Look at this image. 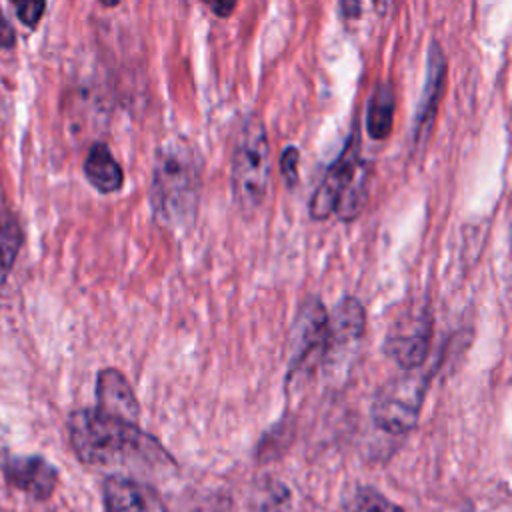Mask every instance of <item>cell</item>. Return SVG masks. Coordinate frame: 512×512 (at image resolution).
<instances>
[{
	"label": "cell",
	"instance_id": "6da1fadb",
	"mask_svg": "<svg viewBox=\"0 0 512 512\" xmlns=\"http://www.w3.org/2000/svg\"><path fill=\"white\" fill-rule=\"evenodd\" d=\"M68 432L78 458L92 466L158 464L166 458L162 446L134 422L110 416L98 408L72 412Z\"/></svg>",
	"mask_w": 512,
	"mask_h": 512
},
{
	"label": "cell",
	"instance_id": "7a4b0ae2",
	"mask_svg": "<svg viewBox=\"0 0 512 512\" xmlns=\"http://www.w3.org/2000/svg\"><path fill=\"white\" fill-rule=\"evenodd\" d=\"M202 186L200 156L186 138L170 136L156 148L150 206L158 224L170 230L188 228L198 210Z\"/></svg>",
	"mask_w": 512,
	"mask_h": 512
},
{
	"label": "cell",
	"instance_id": "3957f363",
	"mask_svg": "<svg viewBox=\"0 0 512 512\" xmlns=\"http://www.w3.org/2000/svg\"><path fill=\"white\" fill-rule=\"evenodd\" d=\"M368 166L360 154V132L354 122L348 140L338 158L328 168L310 200L312 220H326L336 214L340 220H352L366 200Z\"/></svg>",
	"mask_w": 512,
	"mask_h": 512
},
{
	"label": "cell",
	"instance_id": "277c9868",
	"mask_svg": "<svg viewBox=\"0 0 512 512\" xmlns=\"http://www.w3.org/2000/svg\"><path fill=\"white\" fill-rule=\"evenodd\" d=\"M232 198L240 212H256L270 190V144L258 114L246 116L236 132L230 158Z\"/></svg>",
	"mask_w": 512,
	"mask_h": 512
},
{
	"label": "cell",
	"instance_id": "5b68a950",
	"mask_svg": "<svg viewBox=\"0 0 512 512\" xmlns=\"http://www.w3.org/2000/svg\"><path fill=\"white\" fill-rule=\"evenodd\" d=\"M430 376L432 372L410 370L384 384L372 404L374 422L390 434H404L414 428Z\"/></svg>",
	"mask_w": 512,
	"mask_h": 512
},
{
	"label": "cell",
	"instance_id": "8992f818",
	"mask_svg": "<svg viewBox=\"0 0 512 512\" xmlns=\"http://www.w3.org/2000/svg\"><path fill=\"white\" fill-rule=\"evenodd\" d=\"M330 348L328 340V312L320 298H310L300 306V312L290 330V372L296 376L304 372Z\"/></svg>",
	"mask_w": 512,
	"mask_h": 512
},
{
	"label": "cell",
	"instance_id": "52a82bcc",
	"mask_svg": "<svg viewBox=\"0 0 512 512\" xmlns=\"http://www.w3.org/2000/svg\"><path fill=\"white\" fill-rule=\"evenodd\" d=\"M434 320L428 306L416 308L410 318L396 322L384 340L386 356L404 370H418L428 354L432 344Z\"/></svg>",
	"mask_w": 512,
	"mask_h": 512
},
{
	"label": "cell",
	"instance_id": "ba28073f",
	"mask_svg": "<svg viewBox=\"0 0 512 512\" xmlns=\"http://www.w3.org/2000/svg\"><path fill=\"white\" fill-rule=\"evenodd\" d=\"M444 78H446V58L438 42H432L428 50L424 88H422V96L418 100V108L414 116V144H420L430 132V124L434 120V114L444 90Z\"/></svg>",
	"mask_w": 512,
	"mask_h": 512
},
{
	"label": "cell",
	"instance_id": "9c48e42d",
	"mask_svg": "<svg viewBox=\"0 0 512 512\" xmlns=\"http://www.w3.org/2000/svg\"><path fill=\"white\" fill-rule=\"evenodd\" d=\"M106 512H166L160 496L128 476H110L104 484Z\"/></svg>",
	"mask_w": 512,
	"mask_h": 512
},
{
	"label": "cell",
	"instance_id": "30bf717a",
	"mask_svg": "<svg viewBox=\"0 0 512 512\" xmlns=\"http://www.w3.org/2000/svg\"><path fill=\"white\" fill-rule=\"evenodd\" d=\"M96 398H98V406H96L98 410L136 424L140 414L138 398L128 378L118 368H104L98 372Z\"/></svg>",
	"mask_w": 512,
	"mask_h": 512
},
{
	"label": "cell",
	"instance_id": "8fae6325",
	"mask_svg": "<svg viewBox=\"0 0 512 512\" xmlns=\"http://www.w3.org/2000/svg\"><path fill=\"white\" fill-rule=\"evenodd\" d=\"M6 478L18 490L34 498H46L56 484V470L44 458L20 456L6 462Z\"/></svg>",
	"mask_w": 512,
	"mask_h": 512
},
{
	"label": "cell",
	"instance_id": "7c38bea8",
	"mask_svg": "<svg viewBox=\"0 0 512 512\" xmlns=\"http://www.w3.org/2000/svg\"><path fill=\"white\" fill-rule=\"evenodd\" d=\"M366 330V310L354 296L342 298L332 314H328V340L330 344H348L358 340Z\"/></svg>",
	"mask_w": 512,
	"mask_h": 512
},
{
	"label": "cell",
	"instance_id": "4fadbf2b",
	"mask_svg": "<svg viewBox=\"0 0 512 512\" xmlns=\"http://www.w3.org/2000/svg\"><path fill=\"white\" fill-rule=\"evenodd\" d=\"M84 174L88 182L102 194L118 192L124 184V172L106 144L96 142L92 144L86 160H84Z\"/></svg>",
	"mask_w": 512,
	"mask_h": 512
},
{
	"label": "cell",
	"instance_id": "5bb4252c",
	"mask_svg": "<svg viewBox=\"0 0 512 512\" xmlns=\"http://www.w3.org/2000/svg\"><path fill=\"white\" fill-rule=\"evenodd\" d=\"M394 88L390 82H378L366 106V132L372 140H384L392 132L394 122Z\"/></svg>",
	"mask_w": 512,
	"mask_h": 512
},
{
	"label": "cell",
	"instance_id": "9a60e30c",
	"mask_svg": "<svg viewBox=\"0 0 512 512\" xmlns=\"http://www.w3.org/2000/svg\"><path fill=\"white\" fill-rule=\"evenodd\" d=\"M20 228L14 216L0 204V284L6 280L20 248Z\"/></svg>",
	"mask_w": 512,
	"mask_h": 512
},
{
	"label": "cell",
	"instance_id": "2e32d148",
	"mask_svg": "<svg viewBox=\"0 0 512 512\" xmlns=\"http://www.w3.org/2000/svg\"><path fill=\"white\" fill-rule=\"evenodd\" d=\"M346 512H404L372 488H360L350 498Z\"/></svg>",
	"mask_w": 512,
	"mask_h": 512
},
{
	"label": "cell",
	"instance_id": "e0dca14e",
	"mask_svg": "<svg viewBox=\"0 0 512 512\" xmlns=\"http://www.w3.org/2000/svg\"><path fill=\"white\" fill-rule=\"evenodd\" d=\"M298 158H300V154H298V148H294V146L284 148V152L280 156V170L288 184H294L298 178Z\"/></svg>",
	"mask_w": 512,
	"mask_h": 512
},
{
	"label": "cell",
	"instance_id": "ac0fdd59",
	"mask_svg": "<svg viewBox=\"0 0 512 512\" xmlns=\"http://www.w3.org/2000/svg\"><path fill=\"white\" fill-rule=\"evenodd\" d=\"M42 12H44V2H18L16 4L18 18L28 26H34L40 20Z\"/></svg>",
	"mask_w": 512,
	"mask_h": 512
},
{
	"label": "cell",
	"instance_id": "d6986e66",
	"mask_svg": "<svg viewBox=\"0 0 512 512\" xmlns=\"http://www.w3.org/2000/svg\"><path fill=\"white\" fill-rule=\"evenodd\" d=\"M12 42H14L12 26L0 16V44H2V46H12Z\"/></svg>",
	"mask_w": 512,
	"mask_h": 512
},
{
	"label": "cell",
	"instance_id": "ffe728a7",
	"mask_svg": "<svg viewBox=\"0 0 512 512\" xmlns=\"http://www.w3.org/2000/svg\"><path fill=\"white\" fill-rule=\"evenodd\" d=\"M210 8H212L218 16H228V14L236 8V4H234V2H230V4H210Z\"/></svg>",
	"mask_w": 512,
	"mask_h": 512
}]
</instances>
